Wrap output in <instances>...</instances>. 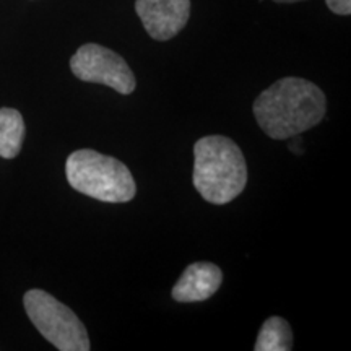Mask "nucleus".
<instances>
[{
    "instance_id": "0eeeda50",
    "label": "nucleus",
    "mask_w": 351,
    "mask_h": 351,
    "mask_svg": "<svg viewBox=\"0 0 351 351\" xmlns=\"http://www.w3.org/2000/svg\"><path fill=\"white\" fill-rule=\"evenodd\" d=\"M223 271L210 262L191 263L182 271L173 288V300L178 302H199L212 298L221 287Z\"/></svg>"
},
{
    "instance_id": "1a4fd4ad",
    "label": "nucleus",
    "mask_w": 351,
    "mask_h": 351,
    "mask_svg": "<svg viewBox=\"0 0 351 351\" xmlns=\"http://www.w3.org/2000/svg\"><path fill=\"white\" fill-rule=\"evenodd\" d=\"M256 351H289L293 350V332L283 317L267 319L258 332Z\"/></svg>"
},
{
    "instance_id": "423d86ee",
    "label": "nucleus",
    "mask_w": 351,
    "mask_h": 351,
    "mask_svg": "<svg viewBox=\"0 0 351 351\" xmlns=\"http://www.w3.org/2000/svg\"><path fill=\"white\" fill-rule=\"evenodd\" d=\"M135 12L153 39L168 41L187 25L191 0H137Z\"/></svg>"
},
{
    "instance_id": "6e6552de",
    "label": "nucleus",
    "mask_w": 351,
    "mask_h": 351,
    "mask_svg": "<svg viewBox=\"0 0 351 351\" xmlns=\"http://www.w3.org/2000/svg\"><path fill=\"white\" fill-rule=\"evenodd\" d=\"M25 140V121L20 111L0 108V156L13 160L20 155Z\"/></svg>"
},
{
    "instance_id": "9d476101",
    "label": "nucleus",
    "mask_w": 351,
    "mask_h": 351,
    "mask_svg": "<svg viewBox=\"0 0 351 351\" xmlns=\"http://www.w3.org/2000/svg\"><path fill=\"white\" fill-rule=\"evenodd\" d=\"M328 10L337 13V15H350L351 13V0H326Z\"/></svg>"
},
{
    "instance_id": "f257e3e1",
    "label": "nucleus",
    "mask_w": 351,
    "mask_h": 351,
    "mask_svg": "<svg viewBox=\"0 0 351 351\" xmlns=\"http://www.w3.org/2000/svg\"><path fill=\"white\" fill-rule=\"evenodd\" d=\"M252 109L267 137L287 140L317 125L326 116L327 99L313 82L287 77L262 91Z\"/></svg>"
},
{
    "instance_id": "7ed1b4c3",
    "label": "nucleus",
    "mask_w": 351,
    "mask_h": 351,
    "mask_svg": "<svg viewBox=\"0 0 351 351\" xmlns=\"http://www.w3.org/2000/svg\"><path fill=\"white\" fill-rule=\"evenodd\" d=\"M65 174L72 189L98 202L125 204L137 194L134 176L124 163L88 148L67 158Z\"/></svg>"
},
{
    "instance_id": "39448f33",
    "label": "nucleus",
    "mask_w": 351,
    "mask_h": 351,
    "mask_svg": "<svg viewBox=\"0 0 351 351\" xmlns=\"http://www.w3.org/2000/svg\"><path fill=\"white\" fill-rule=\"evenodd\" d=\"M72 73L82 82L98 83L116 90L121 95H130L137 86L134 72L122 57L99 44H83L70 59Z\"/></svg>"
},
{
    "instance_id": "f03ea898",
    "label": "nucleus",
    "mask_w": 351,
    "mask_h": 351,
    "mask_svg": "<svg viewBox=\"0 0 351 351\" xmlns=\"http://www.w3.org/2000/svg\"><path fill=\"white\" fill-rule=\"evenodd\" d=\"M192 182L205 200L225 205L244 191L247 165L241 148L223 135L202 137L194 145Z\"/></svg>"
},
{
    "instance_id": "20e7f679",
    "label": "nucleus",
    "mask_w": 351,
    "mask_h": 351,
    "mask_svg": "<svg viewBox=\"0 0 351 351\" xmlns=\"http://www.w3.org/2000/svg\"><path fill=\"white\" fill-rule=\"evenodd\" d=\"M26 314L38 332L60 351H88L90 339L82 320L69 306L43 289H29L23 296Z\"/></svg>"
},
{
    "instance_id": "9b49d317",
    "label": "nucleus",
    "mask_w": 351,
    "mask_h": 351,
    "mask_svg": "<svg viewBox=\"0 0 351 351\" xmlns=\"http://www.w3.org/2000/svg\"><path fill=\"white\" fill-rule=\"evenodd\" d=\"M276 3H296V2H301V0H274Z\"/></svg>"
}]
</instances>
